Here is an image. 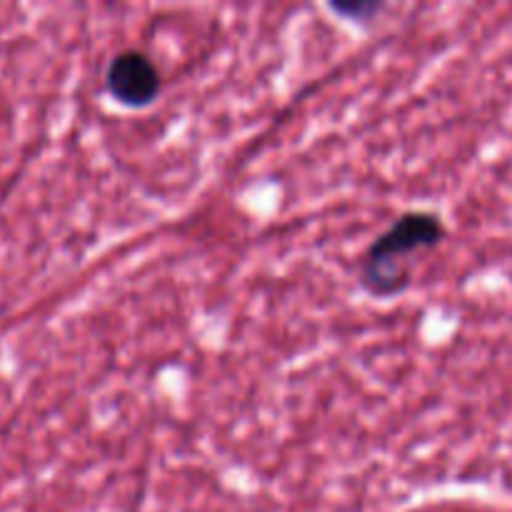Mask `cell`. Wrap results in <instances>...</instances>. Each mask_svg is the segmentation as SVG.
Wrapping results in <instances>:
<instances>
[{
	"label": "cell",
	"instance_id": "3",
	"mask_svg": "<svg viewBox=\"0 0 512 512\" xmlns=\"http://www.w3.org/2000/svg\"><path fill=\"white\" fill-rule=\"evenodd\" d=\"M330 8L343 15V18H355L365 23V20H373L383 10V3H330Z\"/></svg>",
	"mask_w": 512,
	"mask_h": 512
},
{
	"label": "cell",
	"instance_id": "1",
	"mask_svg": "<svg viewBox=\"0 0 512 512\" xmlns=\"http://www.w3.org/2000/svg\"><path fill=\"white\" fill-rule=\"evenodd\" d=\"M448 238L443 218L428 210L403 213L385 233L370 243L360 258L358 280L373 298H395L413 283L410 258L423 250L438 248Z\"/></svg>",
	"mask_w": 512,
	"mask_h": 512
},
{
	"label": "cell",
	"instance_id": "2",
	"mask_svg": "<svg viewBox=\"0 0 512 512\" xmlns=\"http://www.w3.org/2000/svg\"><path fill=\"white\" fill-rule=\"evenodd\" d=\"M105 88L123 108H148L158 100L163 80L153 60L140 50H120L105 70Z\"/></svg>",
	"mask_w": 512,
	"mask_h": 512
}]
</instances>
